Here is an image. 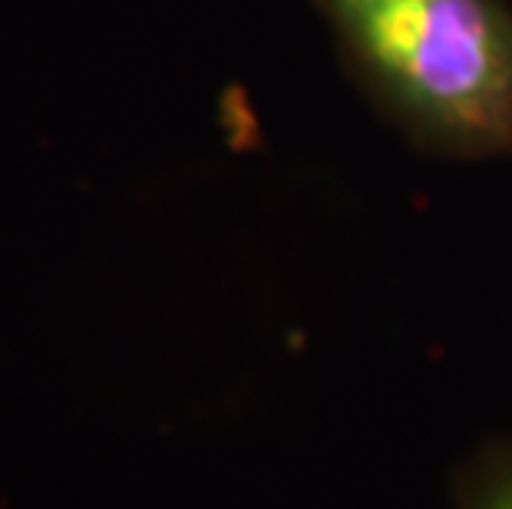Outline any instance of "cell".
<instances>
[{
	"label": "cell",
	"mask_w": 512,
	"mask_h": 509,
	"mask_svg": "<svg viewBox=\"0 0 512 509\" xmlns=\"http://www.w3.org/2000/svg\"><path fill=\"white\" fill-rule=\"evenodd\" d=\"M377 113L440 159L512 156L509 0H311Z\"/></svg>",
	"instance_id": "cell-1"
},
{
	"label": "cell",
	"mask_w": 512,
	"mask_h": 509,
	"mask_svg": "<svg viewBox=\"0 0 512 509\" xmlns=\"http://www.w3.org/2000/svg\"><path fill=\"white\" fill-rule=\"evenodd\" d=\"M453 509H512V440L489 443L466 463Z\"/></svg>",
	"instance_id": "cell-2"
}]
</instances>
